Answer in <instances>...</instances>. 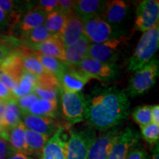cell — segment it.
<instances>
[{
  "instance_id": "33",
  "label": "cell",
  "mask_w": 159,
  "mask_h": 159,
  "mask_svg": "<svg viewBox=\"0 0 159 159\" xmlns=\"http://www.w3.org/2000/svg\"><path fill=\"white\" fill-rule=\"evenodd\" d=\"M140 129L142 138L147 142L151 144L158 143L159 125L152 122L148 125L140 127Z\"/></svg>"
},
{
  "instance_id": "30",
  "label": "cell",
  "mask_w": 159,
  "mask_h": 159,
  "mask_svg": "<svg viewBox=\"0 0 159 159\" xmlns=\"http://www.w3.org/2000/svg\"><path fill=\"white\" fill-rule=\"evenodd\" d=\"M52 36V35L42 25L25 33L19 39L21 40L22 45L38 44L47 41Z\"/></svg>"
},
{
  "instance_id": "3",
  "label": "cell",
  "mask_w": 159,
  "mask_h": 159,
  "mask_svg": "<svg viewBox=\"0 0 159 159\" xmlns=\"http://www.w3.org/2000/svg\"><path fill=\"white\" fill-rule=\"evenodd\" d=\"M158 71V61L156 58L136 70L129 80L127 95L136 97L148 92L156 83Z\"/></svg>"
},
{
  "instance_id": "39",
  "label": "cell",
  "mask_w": 159,
  "mask_h": 159,
  "mask_svg": "<svg viewBox=\"0 0 159 159\" xmlns=\"http://www.w3.org/2000/svg\"><path fill=\"white\" fill-rule=\"evenodd\" d=\"M125 159H149L147 151L139 144L129 151Z\"/></svg>"
},
{
  "instance_id": "1",
  "label": "cell",
  "mask_w": 159,
  "mask_h": 159,
  "mask_svg": "<svg viewBox=\"0 0 159 159\" xmlns=\"http://www.w3.org/2000/svg\"><path fill=\"white\" fill-rule=\"evenodd\" d=\"M126 92L118 87L95 86L85 96L84 119L94 130L106 131L119 126L130 114Z\"/></svg>"
},
{
  "instance_id": "43",
  "label": "cell",
  "mask_w": 159,
  "mask_h": 159,
  "mask_svg": "<svg viewBox=\"0 0 159 159\" xmlns=\"http://www.w3.org/2000/svg\"><path fill=\"white\" fill-rule=\"evenodd\" d=\"M10 30V23L5 13L0 9V32Z\"/></svg>"
},
{
  "instance_id": "40",
  "label": "cell",
  "mask_w": 159,
  "mask_h": 159,
  "mask_svg": "<svg viewBox=\"0 0 159 159\" xmlns=\"http://www.w3.org/2000/svg\"><path fill=\"white\" fill-rule=\"evenodd\" d=\"M57 2H58L57 11H61L66 16L74 12L75 1H72V0H57Z\"/></svg>"
},
{
  "instance_id": "29",
  "label": "cell",
  "mask_w": 159,
  "mask_h": 159,
  "mask_svg": "<svg viewBox=\"0 0 159 159\" xmlns=\"http://www.w3.org/2000/svg\"><path fill=\"white\" fill-rule=\"evenodd\" d=\"M36 75L24 71L21 77L17 83V88L14 93L16 99H19L25 95L30 94L33 92V89L36 83Z\"/></svg>"
},
{
  "instance_id": "46",
  "label": "cell",
  "mask_w": 159,
  "mask_h": 159,
  "mask_svg": "<svg viewBox=\"0 0 159 159\" xmlns=\"http://www.w3.org/2000/svg\"><path fill=\"white\" fill-rule=\"evenodd\" d=\"M5 108V102H0V133L2 130V116H3V111Z\"/></svg>"
},
{
  "instance_id": "38",
  "label": "cell",
  "mask_w": 159,
  "mask_h": 159,
  "mask_svg": "<svg viewBox=\"0 0 159 159\" xmlns=\"http://www.w3.org/2000/svg\"><path fill=\"white\" fill-rule=\"evenodd\" d=\"M16 152L8 142L0 137V159H8Z\"/></svg>"
},
{
  "instance_id": "12",
  "label": "cell",
  "mask_w": 159,
  "mask_h": 159,
  "mask_svg": "<svg viewBox=\"0 0 159 159\" xmlns=\"http://www.w3.org/2000/svg\"><path fill=\"white\" fill-rule=\"evenodd\" d=\"M91 79L90 75L77 66H69L66 70L59 80L61 91L65 92H81L85 85Z\"/></svg>"
},
{
  "instance_id": "36",
  "label": "cell",
  "mask_w": 159,
  "mask_h": 159,
  "mask_svg": "<svg viewBox=\"0 0 159 159\" xmlns=\"http://www.w3.org/2000/svg\"><path fill=\"white\" fill-rule=\"evenodd\" d=\"M59 89H43L35 86L33 89V93L40 99H46V100H57Z\"/></svg>"
},
{
  "instance_id": "21",
  "label": "cell",
  "mask_w": 159,
  "mask_h": 159,
  "mask_svg": "<svg viewBox=\"0 0 159 159\" xmlns=\"http://www.w3.org/2000/svg\"><path fill=\"white\" fill-rule=\"evenodd\" d=\"M25 126L21 122L13 128L2 130L0 137L7 140L16 152L29 156L25 142Z\"/></svg>"
},
{
  "instance_id": "15",
  "label": "cell",
  "mask_w": 159,
  "mask_h": 159,
  "mask_svg": "<svg viewBox=\"0 0 159 159\" xmlns=\"http://www.w3.org/2000/svg\"><path fill=\"white\" fill-rule=\"evenodd\" d=\"M47 16V13L41 11V10L35 7H32L31 9L26 12L20 19L19 23L12 27L10 31L13 32L12 33L14 35L16 33H18L21 38V35L31 30L37 28L44 25Z\"/></svg>"
},
{
  "instance_id": "8",
  "label": "cell",
  "mask_w": 159,
  "mask_h": 159,
  "mask_svg": "<svg viewBox=\"0 0 159 159\" xmlns=\"http://www.w3.org/2000/svg\"><path fill=\"white\" fill-rule=\"evenodd\" d=\"M83 22L84 35L91 44L104 43L122 35L115 27L107 23L100 16L93 18Z\"/></svg>"
},
{
  "instance_id": "6",
  "label": "cell",
  "mask_w": 159,
  "mask_h": 159,
  "mask_svg": "<svg viewBox=\"0 0 159 159\" xmlns=\"http://www.w3.org/2000/svg\"><path fill=\"white\" fill-rule=\"evenodd\" d=\"M92 77L104 83L116 80L119 75V66L116 63H103L86 57L76 66Z\"/></svg>"
},
{
  "instance_id": "14",
  "label": "cell",
  "mask_w": 159,
  "mask_h": 159,
  "mask_svg": "<svg viewBox=\"0 0 159 159\" xmlns=\"http://www.w3.org/2000/svg\"><path fill=\"white\" fill-rule=\"evenodd\" d=\"M21 122L26 128L49 138L54 134L60 126L57 124L54 119L37 116L29 114H22Z\"/></svg>"
},
{
  "instance_id": "24",
  "label": "cell",
  "mask_w": 159,
  "mask_h": 159,
  "mask_svg": "<svg viewBox=\"0 0 159 159\" xmlns=\"http://www.w3.org/2000/svg\"><path fill=\"white\" fill-rule=\"evenodd\" d=\"M21 111L16 99H10L5 102L2 116V130L10 129L21 122Z\"/></svg>"
},
{
  "instance_id": "13",
  "label": "cell",
  "mask_w": 159,
  "mask_h": 159,
  "mask_svg": "<svg viewBox=\"0 0 159 159\" xmlns=\"http://www.w3.org/2000/svg\"><path fill=\"white\" fill-rule=\"evenodd\" d=\"M65 127L60 126L43 147L40 159H66Z\"/></svg>"
},
{
  "instance_id": "5",
  "label": "cell",
  "mask_w": 159,
  "mask_h": 159,
  "mask_svg": "<svg viewBox=\"0 0 159 159\" xmlns=\"http://www.w3.org/2000/svg\"><path fill=\"white\" fill-rule=\"evenodd\" d=\"M95 130L90 126L82 130H69L66 142V159H87L89 150L96 139Z\"/></svg>"
},
{
  "instance_id": "22",
  "label": "cell",
  "mask_w": 159,
  "mask_h": 159,
  "mask_svg": "<svg viewBox=\"0 0 159 159\" xmlns=\"http://www.w3.org/2000/svg\"><path fill=\"white\" fill-rule=\"evenodd\" d=\"M0 69L11 76L17 84L18 81L25 71L22 67L21 45L0 62Z\"/></svg>"
},
{
  "instance_id": "23",
  "label": "cell",
  "mask_w": 159,
  "mask_h": 159,
  "mask_svg": "<svg viewBox=\"0 0 159 159\" xmlns=\"http://www.w3.org/2000/svg\"><path fill=\"white\" fill-rule=\"evenodd\" d=\"M33 55L42 64L45 70L57 77L58 81L69 67V65L62 60L39 54L35 52H33Z\"/></svg>"
},
{
  "instance_id": "16",
  "label": "cell",
  "mask_w": 159,
  "mask_h": 159,
  "mask_svg": "<svg viewBox=\"0 0 159 159\" xmlns=\"http://www.w3.org/2000/svg\"><path fill=\"white\" fill-rule=\"evenodd\" d=\"M130 7L128 4L122 0L107 1L105 8L100 17L107 23L115 27V26L123 22L129 14Z\"/></svg>"
},
{
  "instance_id": "26",
  "label": "cell",
  "mask_w": 159,
  "mask_h": 159,
  "mask_svg": "<svg viewBox=\"0 0 159 159\" xmlns=\"http://www.w3.org/2000/svg\"><path fill=\"white\" fill-rule=\"evenodd\" d=\"M49 139V137L26 128L25 142L29 156H41L43 147Z\"/></svg>"
},
{
  "instance_id": "42",
  "label": "cell",
  "mask_w": 159,
  "mask_h": 159,
  "mask_svg": "<svg viewBox=\"0 0 159 159\" xmlns=\"http://www.w3.org/2000/svg\"><path fill=\"white\" fill-rule=\"evenodd\" d=\"M16 99L13 93L8 88L5 86L2 83L0 82V99L4 102H7L10 99Z\"/></svg>"
},
{
  "instance_id": "32",
  "label": "cell",
  "mask_w": 159,
  "mask_h": 159,
  "mask_svg": "<svg viewBox=\"0 0 159 159\" xmlns=\"http://www.w3.org/2000/svg\"><path fill=\"white\" fill-rule=\"evenodd\" d=\"M133 118L139 127L148 125L152 121V105H141L136 107L133 112Z\"/></svg>"
},
{
  "instance_id": "27",
  "label": "cell",
  "mask_w": 159,
  "mask_h": 159,
  "mask_svg": "<svg viewBox=\"0 0 159 159\" xmlns=\"http://www.w3.org/2000/svg\"><path fill=\"white\" fill-rule=\"evenodd\" d=\"M66 21V16L59 11H55L47 14L43 26L55 36H61Z\"/></svg>"
},
{
  "instance_id": "10",
  "label": "cell",
  "mask_w": 159,
  "mask_h": 159,
  "mask_svg": "<svg viewBox=\"0 0 159 159\" xmlns=\"http://www.w3.org/2000/svg\"><path fill=\"white\" fill-rule=\"evenodd\" d=\"M121 130L120 127L116 126L97 136L91 144L87 159H108Z\"/></svg>"
},
{
  "instance_id": "28",
  "label": "cell",
  "mask_w": 159,
  "mask_h": 159,
  "mask_svg": "<svg viewBox=\"0 0 159 159\" xmlns=\"http://www.w3.org/2000/svg\"><path fill=\"white\" fill-rule=\"evenodd\" d=\"M22 50V67L24 70L30 73L40 76L47 74V71L41 63L33 55V52L25 46L21 44Z\"/></svg>"
},
{
  "instance_id": "45",
  "label": "cell",
  "mask_w": 159,
  "mask_h": 159,
  "mask_svg": "<svg viewBox=\"0 0 159 159\" xmlns=\"http://www.w3.org/2000/svg\"><path fill=\"white\" fill-rule=\"evenodd\" d=\"M8 159H35L27 155L21 153V152H16L13 156L10 157Z\"/></svg>"
},
{
  "instance_id": "48",
  "label": "cell",
  "mask_w": 159,
  "mask_h": 159,
  "mask_svg": "<svg viewBox=\"0 0 159 159\" xmlns=\"http://www.w3.org/2000/svg\"><path fill=\"white\" fill-rule=\"evenodd\" d=\"M2 102V100H1V99H0V102Z\"/></svg>"
},
{
  "instance_id": "19",
  "label": "cell",
  "mask_w": 159,
  "mask_h": 159,
  "mask_svg": "<svg viewBox=\"0 0 159 159\" xmlns=\"http://www.w3.org/2000/svg\"><path fill=\"white\" fill-rule=\"evenodd\" d=\"M107 1L102 0H77L75 1L74 13L83 21L100 16Z\"/></svg>"
},
{
  "instance_id": "11",
  "label": "cell",
  "mask_w": 159,
  "mask_h": 159,
  "mask_svg": "<svg viewBox=\"0 0 159 159\" xmlns=\"http://www.w3.org/2000/svg\"><path fill=\"white\" fill-rule=\"evenodd\" d=\"M140 135L131 125L121 130L108 159H125L131 149L139 144Z\"/></svg>"
},
{
  "instance_id": "18",
  "label": "cell",
  "mask_w": 159,
  "mask_h": 159,
  "mask_svg": "<svg viewBox=\"0 0 159 159\" xmlns=\"http://www.w3.org/2000/svg\"><path fill=\"white\" fill-rule=\"evenodd\" d=\"M91 44L89 39L83 35L76 43L65 47L63 61L69 66H76L81 61L88 57L89 49Z\"/></svg>"
},
{
  "instance_id": "35",
  "label": "cell",
  "mask_w": 159,
  "mask_h": 159,
  "mask_svg": "<svg viewBox=\"0 0 159 159\" xmlns=\"http://www.w3.org/2000/svg\"><path fill=\"white\" fill-rule=\"evenodd\" d=\"M39 99V97L33 92L17 99L16 103L20 111H21V114H27V112H28L29 109L32 106V105L36 102Z\"/></svg>"
},
{
  "instance_id": "37",
  "label": "cell",
  "mask_w": 159,
  "mask_h": 159,
  "mask_svg": "<svg viewBox=\"0 0 159 159\" xmlns=\"http://www.w3.org/2000/svg\"><path fill=\"white\" fill-rule=\"evenodd\" d=\"M58 2L57 0H40L34 6L36 8L41 10L47 14L57 10Z\"/></svg>"
},
{
  "instance_id": "20",
  "label": "cell",
  "mask_w": 159,
  "mask_h": 159,
  "mask_svg": "<svg viewBox=\"0 0 159 159\" xmlns=\"http://www.w3.org/2000/svg\"><path fill=\"white\" fill-rule=\"evenodd\" d=\"M24 46L35 52L63 61L65 47L61 38L58 36L52 35L50 39L43 43Z\"/></svg>"
},
{
  "instance_id": "7",
  "label": "cell",
  "mask_w": 159,
  "mask_h": 159,
  "mask_svg": "<svg viewBox=\"0 0 159 159\" xmlns=\"http://www.w3.org/2000/svg\"><path fill=\"white\" fill-rule=\"evenodd\" d=\"M61 91V106L63 117L70 125H75L84 119L85 95L82 92Z\"/></svg>"
},
{
  "instance_id": "34",
  "label": "cell",
  "mask_w": 159,
  "mask_h": 159,
  "mask_svg": "<svg viewBox=\"0 0 159 159\" xmlns=\"http://www.w3.org/2000/svg\"><path fill=\"white\" fill-rule=\"evenodd\" d=\"M35 86L43 89H52L61 90V85L57 77L54 75L47 73V74L37 76Z\"/></svg>"
},
{
  "instance_id": "41",
  "label": "cell",
  "mask_w": 159,
  "mask_h": 159,
  "mask_svg": "<svg viewBox=\"0 0 159 159\" xmlns=\"http://www.w3.org/2000/svg\"><path fill=\"white\" fill-rule=\"evenodd\" d=\"M0 82L2 83L7 88H8L11 90L13 94H14L17 88L16 83L11 78V76L6 74L5 71H3L1 69H0Z\"/></svg>"
},
{
  "instance_id": "31",
  "label": "cell",
  "mask_w": 159,
  "mask_h": 159,
  "mask_svg": "<svg viewBox=\"0 0 159 159\" xmlns=\"http://www.w3.org/2000/svg\"><path fill=\"white\" fill-rule=\"evenodd\" d=\"M21 45L19 39L11 35H0V62Z\"/></svg>"
},
{
  "instance_id": "17",
  "label": "cell",
  "mask_w": 159,
  "mask_h": 159,
  "mask_svg": "<svg viewBox=\"0 0 159 159\" xmlns=\"http://www.w3.org/2000/svg\"><path fill=\"white\" fill-rule=\"evenodd\" d=\"M83 21L80 19L74 12L66 16V25L60 36L64 47H68L76 43L83 36Z\"/></svg>"
},
{
  "instance_id": "44",
  "label": "cell",
  "mask_w": 159,
  "mask_h": 159,
  "mask_svg": "<svg viewBox=\"0 0 159 159\" xmlns=\"http://www.w3.org/2000/svg\"><path fill=\"white\" fill-rule=\"evenodd\" d=\"M152 121L155 124L159 125V105H155L152 106Z\"/></svg>"
},
{
  "instance_id": "4",
  "label": "cell",
  "mask_w": 159,
  "mask_h": 159,
  "mask_svg": "<svg viewBox=\"0 0 159 159\" xmlns=\"http://www.w3.org/2000/svg\"><path fill=\"white\" fill-rule=\"evenodd\" d=\"M128 38L124 35L101 43H93L89 49L88 57L103 63H116L126 51Z\"/></svg>"
},
{
  "instance_id": "2",
  "label": "cell",
  "mask_w": 159,
  "mask_h": 159,
  "mask_svg": "<svg viewBox=\"0 0 159 159\" xmlns=\"http://www.w3.org/2000/svg\"><path fill=\"white\" fill-rule=\"evenodd\" d=\"M159 47V27L144 32L139 39L134 53L128 61V69L136 71L150 62Z\"/></svg>"
},
{
  "instance_id": "47",
  "label": "cell",
  "mask_w": 159,
  "mask_h": 159,
  "mask_svg": "<svg viewBox=\"0 0 159 159\" xmlns=\"http://www.w3.org/2000/svg\"><path fill=\"white\" fill-rule=\"evenodd\" d=\"M152 159H159V150H158V143L155 145V148L152 150Z\"/></svg>"
},
{
  "instance_id": "9",
  "label": "cell",
  "mask_w": 159,
  "mask_h": 159,
  "mask_svg": "<svg viewBox=\"0 0 159 159\" xmlns=\"http://www.w3.org/2000/svg\"><path fill=\"white\" fill-rule=\"evenodd\" d=\"M159 1L143 0L136 8L135 29L146 32L158 25Z\"/></svg>"
},
{
  "instance_id": "25",
  "label": "cell",
  "mask_w": 159,
  "mask_h": 159,
  "mask_svg": "<svg viewBox=\"0 0 159 159\" xmlns=\"http://www.w3.org/2000/svg\"><path fill=\"white\" fill-rule=\"evenodd\" d=\"M57 110V100L39 99L30 108L27 114L37 116L54 119Z\"/></svg>"
}]
</instances>
